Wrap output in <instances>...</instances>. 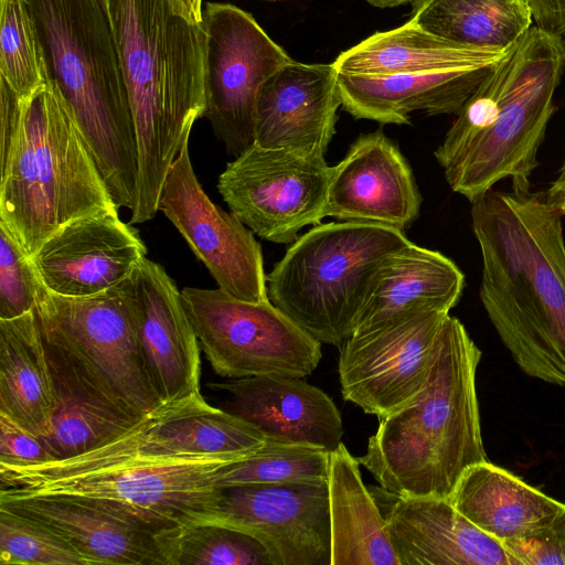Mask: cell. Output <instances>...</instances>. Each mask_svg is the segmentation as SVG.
<instances>
[{
    "label": "cell",
    "instance_id": "e575fe53",
    "mask_svg": "<svg viewBox=\"0 0 565 565\" xmlns=\"http://www.w3.org/2000/svg\"><path fill=\"white\" fill-rule=\"evenodd\" d=\"M2 565H90L70 543L40 522L0 505Z\"/></svg>",
    "mask_w": 565,
    "mask_h": 565
},
{
    "label": "cell",
    "instance_id": "60d3db41",
    "mask_svg": "<svg viewBox=\"0 0 565 565\" xmlns=\"http://www.w3.org/2000/svg\"><path fill=\"white\" fill-rule=\"evenodd\" d=\"M172 9L192 23H202L203 0H170Z\"/></svg>",
    "mask_w": 565,
    "mask_h": 565
},
{
    "label": "cell",
    "instance_id": "4316f807",
    "mask_svg": "<svg viewBox=\"0 0 565 565\" xmlns=\"http://www.w3.org/2000/svg\"><path fill=\"white\" fill-rule=\"evenodd\" d=\"M448 499L477 527L500 542L547 525L565 509V503L488 460L467 468Z\"/></svg>",
    "mask_w": 565,
    "mask_h": 565
},
{
    "label": "cell",
    "instance_id": "277c9868",
    "mask_svg": "<svg viewBox=\"0 0 565 565\" xmlns=\"http://www.w3.org/2000/svg\"><path fill=\"white\" fill-rule=\"evenodd\" d=\"M247 455L153 454L141 447L132 425L75 457L0 465V501L26 497L78 500L138 523L157 536L211 509L223 489V469Z\"/></svg>",
    "mask_w": 565,
    "mask_h": 565
},
{
    "label": "cell",
    "instance_id": "f35d334b",
    "mask_svg": "<svg viewBox=\"0 0 565 565\" xmlns=\"http://www.w3.org/2000/svg\"><path fill=\"white\" fill-rule=\"evenodd\" d=\"M536 26L544 32L565 35V0H527Z\"/></svg>",
    "mask_w": 565,
    "mask_h": 565
},
{
    "label": "cell",
    "instance_id": "f546056e",
    "mask_svg": "<svg viewBox=\"0 0 565 565\" xmlns=\"http://www.w3.org/2000/svg\"><path fill=\"white\" fill-rule=\"evenodd\" d=\"M411 21L450 42L505 51L532 25L527 0H412Z\"/></svg>",
    "mask_w": 565,
    "mask_h": 565
},
{
    "label": "cell",
    "instance_id": "ac0fdd59",
    "mask_svg": "<svg viewBox=\"0 0 565 565\" xmlns=\"http://www.w3.org/2000/svg\"><path fill=\"white\" fill-rule=\"evenodd\" d=\"M341 106L333 63L291 60L260 87L255 143L303 156L324 157Z\"/></svg>",
    "mask_w": 565,
    "mask_h": 565
},
{
    "label": "cell",
    "instance_id": "8fae6325",
    "mask_svg": "<svg viewBox=\"0 0 565 565\" xmlns=\"http://www.w3.org/2000/svg\"><path fill=\"white\" fill-rule=\"evenodd\" d=\"M205 117L227 152L239 156L255 142L257 97L263 84L291 61L254 17L231 3L206 2Z\"/></svg>",
    "mask_w": 565,
    "mask_h": 565
},
{
    "label": "cell",
    "instance_id": "d4e9b609",
    "mask_svg": "<svg viewBox=\"0 0 565 565\" xmlns=\"http://www.w3.org/2000/svg\"><path fill=\"white\" fill-rule=\"evenodd\" d=\"M134 429L145 450L164 456L245 455L267 441L258 428L210 405L202 394L162 404Z\"/></svg>",
    "mask_w": 565,
    "mask_h": 565
},
{
    "label": "cell",
    "instance_id": "9c48e42d",
    "mask_svg": "<svg viewBox=\"0 0 565 565\" xmlns=\"http://www.w3.org/2000/svg\"><path fill=\"white\" fill-rule=\"evenodd\" d=\"M34 310L44 343L114 411L138 422L163 404L147 369L131 277L85 297L61 296L41 282Z\"/></svg>",
    "mask_w": 565,
    "mask_h": 565
},
{
    "label": "cell",
    "instance_id": "52a82bcc",
    "mask_svg": "<svg viewBox=\"0 0 565 565\" xmlns=\"http://www.w3.org/2000/svg\"><path fill=\"white\" fill-rule=\"evenodd\" d=\"M0 224L32 256L78 218L118 213L71 111L49 84L21 103L0 138Z\"/></svg>",
    "mask_w": 565,
    "mask_h": 565
},
{
    "label": "cell",
    "instance_id": "3957f363",
    "mask_svg": "<svg viewBox=\"0 0 565 565\" xmlns=\"http://www.w3.org/2000/svg\"><path fill=\"white\" fill-rule=\"evenodd\" d=\"M564 68L563 36L531 26L491 70L434 152L454 192L472 202L508 178L531 190Z\"/></svg>",
    "mask_w": 565,
    "mask_h": 565
},
{
    "label": "cell",
    "instance_id": "7402d4cb",
    "mask_svg": "<svg viewBox=\"0 0 565 565\" xmlns=\"http://www.w3.org/2000/svg\"><path fill=\"white\" fill-rule=\"evenodd\" d=\"M494 66L387 76L338 72V90L342 108L355 119L404 125L414 111L457 115Z\"/></svg>",
    "mask_w": 565,
    "mask_h": 565
},
{
    "label": "cell",
    "instance_id": "8992f818",
    "mask_svg": "<svg viewBox=\"0 0 565 565\" xmlns=\"http://www.w3.org/2000/svg\"><path fill=\"white\" fill-rule=\"evenodd\" d=\"M50 84L82 132L117 207L138 200L136 129L100 0H28Z\"/></svg>",
    "mask_w": 565,
    "mask_h": 565
},
{
    "label": "cell",
    "instance_id": "cb8c5ba5",
    "mask_svg": "<svg viewBox=\"0 0 565 565\" xmlns=\"http://www.w3.org/2000/svg\"><path fill=\"white\" fill-rule=\"evenodd\" d=\"M463 287L465 275L450 258L411 242L376 270L355 331L416 309L450 312Z\"/></svg>",
    "mask_w": 565,
    "mask_h": 565
},
{
    "label": "cell",
    "instance_id": "ab89813d",
    "mask_svg": "<svg viewBox=\"0 0 565 565\" xmlns=\"http://www.w3.org/2000/svg\"><path fill=\"white\" fill-rule=\"evenodd\" d=\"M545 195L550 203L565 216V160L558 171L556 179L550 184Z\"/></svg>",
    "mask_w": 565,
    "mask_h": 565
},
{
    "label": "cell",
    "instance_id": "d590c367",
    "mask_svg": "<svg viewBox=\"0 0 565 565\" xmlns=\"http://www.w3.org/2000/svg\"><path fill=\"white\" fill-rule=\"evenodd\" d=\"M40 285L31 256L0 224V320L34 310Z\"/></svg>",
    "mask_w": 565,
    "mask_h": 565
},
{
    "label": "cell",
    "instance_id": "e0dca14e",
    "mask_svg": "<svg viewBox=\"0 0 565 565\" xmlns=\"http://www.w3.org/2000/svg\"><path fill=\"white\" fill-rule=\"evenodd\" d=\"M420 204L411 166L381 129L361 134L331 167L326 216L405 231L418 217Z\"/></svg>",
    "mask_w": 565,
    "mask_h": 565
},
{
    "label": "cell",
    "instance_id": "484cf974",
    "mask_svg": "<svg viewBox=\"0 0 565 565\" xmlns=\"http://www.w3.org/2000/svg\"><path fill=\"white\" fill-rule=\"evenodd\" d=\"M510 49L497 51L457 44L408 20L390 31L375 32L341 52L333 65L339 73L370 76L466 71L492 67Z\"/></svg>",
    "mask_w": 565,
    "mask_h": 565
},
{
    "label": "cell",
    "instance_id": "7a4b0ae2",
    "mask_svg": "<svg viewBox=\"0 0 565 565\" xmlns=\"http://www.w3.org/2000/svg\"><path fill=\"white\" fill-rule=\"evenodd\" d=\"M126 83L138 147L130 224L153 218L168 171L205 109L206 33L170 0H100Z\"/></svg>",
    "mask_w": 565,
    "mask_h": 565
},
{
    "label": "cell",
    "instance_id": "836d02e7",
    "mask_svg": "<svg viewBox=\"0 0 565 565\" xmlns=\"http://www.w3.org/2000/svg\"><path fill=\"white\" fill-rule=\"evenodd\" d=\"M330 452L321 448L266 441L257 451L230 465L221 475L222 488L327 480Z\"/></svg>",
    "mask_w": 565,
    "mask_h": 565
},
{
    "label": "cell",
    "instance_id": "b9f144b4",
    "mask_svg": "<svg viewBox=\"0 0 565 565\" xmlns=\"http://www.w3.org/2000/svg\"><path fill=\"white\" fill-rule=\"evenodd\" d=\"M372 7L379 8V9H388V8H396L402 4H406L412 2V0H364Z\"/></svg>",
    "mask_w": 565,
    "mask_h": 565
},
{
    "label": "cell",
    "instance_id": "9a60e30c",
    "mask_svg": "<svg viewBox=\"0 0 565 565\" xmlns=\"http://www.w3.org/2000/svg\"><path fill=\"white\" fill-rule=\"evenodd\" d=\"M189 138L183 139L168 171L158 210L175 226L221 290L245 301H268L262 247L252 230L207 196L191 163Z\"/></svg>",
    "mask_w": 565,
    "mask_h": 565
},
{
    "label": "cell",
    "instance_id": "44dd1931",
    "mask_svg": "<svg viewBox=\"0 0 565 565\" xmlns=\"http://www.w3.org/2000/svg\"><path fill=\"white\" fill-rule=\"evenodd\" d=\"M209 386L227 394L223 409L258 428L269 441L329 452L342 443V418L334 402L300 377L264 374Z\"/></svg>",
    "mask_w": 565,
    "mask_h": 565
},
{
    "label": "cell",
    "instance_id": "4dcf8cb0",
    "mask_svg": "<svg viewBox=\"0 0 565 565\" xmlns=\"http://www.w3.org/2000/svg\"><path fill=\"white\" fill-rule=\"evenodd\" d=\"M45 349L54 381L55 411L51 430L41 440L54 460L82 455L137 423L109 407L58 353L46 344Z\"/></svg>",
    "mask_w": 565,
    "mask_h": 565
},
{
    "label": "cell",
    "instance_id": "6da1fadb",
    "mask_svg": "<svg viewBox=\"0 0 565 565\" xmlns=\"http://www.w3.org/2000/svg\"><path fill=\"white\" fill-rule=\"evenodd\" d=\"M562 217L545 192L491 189L471 202L479 295L492 326L526 375L565 387Z\"/></svg>",
    "mask_w": 565,
    "mask_h": 565
},
{
    "label": "cell",
    "instance_id": "7c38bea8",
    "mask_svg": "<svg viewBox=\"0 0 565 565\" xmlns=\"http://www.w3.org/2000/svg\"><path fill=\"white\" fill-rule=\"evenodd\" d=\"M448 316L416 309L355 331L340 345L343 398L379 419L411 403L427 383Z\"/></svg>",
    "mask_w": 565,
    "mask_h": 565
},
{
    "label": "cell",
    "instance_id": "ba28073f",
    "mask_svg": "<svg viewBox=\"0 0 565 565\" xmlns=\"http://www.w3.org/2000/svg\"><path fill=\"white\" fill-rule=\"evenodd\" d=\"M409 243L404 231L380 224L313 225L266 276L268 298L320 343L340 347L355 331L381 264Z\"/></svg>",
    "mask_w": 565,
    "mask_h": 565
},
{
    "label": "cell",
    "instance_id": "1f68e13d",
    "mask_svg": "<svg viewBox=\"0 0 565 565\" xmlns=\"http://www.w3.org/2000/svg\"><path fill=\"white\" fill-rule=\"evenodd\" d=\"M157 541L164 565H271L257 540L222 525L184 524Z\"/></svg>",
    "mask_w": 565,
    "mask_h": 565
},
{
    "label": "cell",
    "instance_id": "30bf717a",
    "mask_svg": "<svg viewBox=\"0 0 565 565\" xmlns=\"http://www.w3.org/2000/svg\"><path fill=\"white\" fill-rule=\"evenodd\" d=\"M181 297L199 343L220 376L305 379L322 358V343L270 300L250 302L220 288L195 287L183 288Z\"/></svg>",
    "mask_w": 565,
    "mask_h": 565
},
{
    "label": "cell",
    "instance_id": "4fadbf2b",
    "mask_svg": "<svg viewBox=\"0 0 565 565\" xmlns=\"http://www.w3.org/2000/svg\"><path fill=\"white\" fill-rule=\"evenodd\" d=\"M331 167L324 157L253 143L226 164L217 190L230 211L259 237L291 244L326 217Z\"/></svg>",
    "mask_w": 565,
    "mask_h": 565
},
{
    "label": "cell",
    "instance_id": "7bdbcfd3",
    "mask_svg": "<svg viewBox=\"0 0 565 565\" xmlns=\"http://www.w3.org/2000/svg\"><path fill=\"white\" fill-rule=\"evenodd\" d=\"M266 1H276V0H266Z\"/></svg>",
    "mask_w": 565,
    "mask_h": 565
},
{
    "label": "cell",
    "instance_id": "83f0119b",
    "mask_svg": "<svg viewBox=\"0 0 565 565\" xmlns=\"http://www.w3.org/2000/svg\"><path fill=\"white\" fill-rule=\"evenodd\" d=\"M347 447L330 452L328 469L330 565H399L385 519Z\"/></svg>",
    "mask_w": 565,
    "mask_h": 565
},
{
    "label": "cell",
    "instance_id": "603a6c76",
    "mask_svg": "<svg viewBox=\"0 0 565 565\" xmlns=\"http://www.w3.org/2000/svg\"><path fill=\"white\" fill-rule=\"evenodd\" d=\"M63 537L90 565H164L157 536L126 518L92 504L57 497L0 501Z\"/></svg>",
    "mask_w": 565,
    "mask_h": 565
},
{
    "label": "cell",
    "instance_id": "d6a6232c",
    "mask_svg": "<svg viewBox=\"0 0 565 565\" xmlns=\"http://www.w3.org/2000/svg\"><path fill=\"white\" fill-rule=\"evenodd\" d=\"M0 77L21 99L50 84L28 0H0Z\"/></svg>",
    "mask_w": 565,
    "mask_h": 565
},
{
    "label": "cell",
    "instance_id": "5b68a950",
    "mask_svg": "<svg viewBox=\"0 0 565 565\" xmlns=\"http://www.w3.org/2000/svg\"><path fill=\"white\" fill-rule=\"evenodd\" d=\"M480 359L465 326L449 315L424 390L380 419L358 458L381 488L398 497L449 498L467 468L488 460L476 385Z\"/></svg>",
    "mask_w": 565,
    "mask_h": 565
},
{
    "label": "cell",
    "instance_id": "8d00e7d4",
    "mask_svg": "<svg viewBox=\"0 0 565 565\" xmlns=\"http://www.w3.org/2000/svg\"><path fill=\"white\" fill-rule=\"evenodd\" d=\"M501 544L513 565H565V509L547 525Z\"/></svg>",
    "mask_w": 565,
    "mask_h": 565
},
{
    "label": "cell",
    "instance_id": "5bb4252c",
    "mask_svg": "<svg viewBox=\"0 0 565 565\" xmlns=\"http://www.w3.org/2000/svg\"><path fill=\"white\" fill-rule=\"evenodd\" d=\"M191 523L222 525L254 537L271 565H330L327 480L226 487Z\"/></svg>",
    "mask_w": 565,
    "mask_h": 565
},
{
    "label": "cell",
    "instance_id": "ffe728a7",
    "mask_svg": "<svg viewBox=\"0 0 565 565\" xmlns=\"http://www.w3.org/2000/svg\"><path fill=\"white\" fill-rule=\"evenodd\" d=\"M370 490L399 565H513L501 542L477 527L448 498Z\"/></svg>",
    "mask_w": 565,
    "mask_h": 565
},
{
    "label": "cell",
    "instance_id": "2e32d148",
    "mask_svg": "<svg viewBox=\"0 0 565 565\" xmlns=\"http://www.w3.org/2000/svg\"><path fill=\"white\" fill-rule=\"evenodd\" d=\"M137 228L118 213L73 221L51 235L31 256L40 281L50 291L85 297L128 280L146 257Z\"/></svg>",
    "mask_w": 565,
    "mask_h": 565
},
{
    "label": "cell",
    "instance_id": "74e56055",
    "mask_svg": "<svg viewBox=\"0 0 565 565\" xmlns=\"http://www.w3.org/2000/svg\"><path fill=\"white\" fill-rule=\"evenodd\" d=\"M54 460L40 437L0 413V465H34Z\"/></svg>",
    "mask_w": 565,
    "mask_h": 565
},
{
    "label": "cell",
    "instance_id": "f1b7e54d",
    "mask_svg": "<svg viewBox=\"0 0 565 565\" xmlns=\"http://www.w3.org/2000/svg\"><path fill=\"white\" fill-rule=\"evenodd\" d=\"M54 411V381L35 310L0 320V413L42 438Z\"/></svg>",
    "mask_w": 565,
    "mask_h": 565
},
{
    "label": "cell",
    "instance_id": "d6986e66",
    "mask_svg": "<svg viewBox=\"0 0 565 565\" xmlns=\"http://www.w3.org/2000/svg\"><path fill=\"white\" fill-rule=\"evenodd\" d=\"M131 280L143 355L161 402L200 395L199 340L181 290L161 265L147 257L137 265Z\"/></svg>",
    "mask_w": 565,
    "mask_h": 565
}]
</instances>
